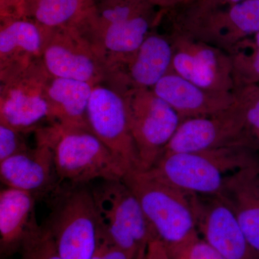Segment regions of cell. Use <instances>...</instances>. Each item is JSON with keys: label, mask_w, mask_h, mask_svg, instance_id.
<instances>
[{"label": "cell", "mask_w": 259, "mask_h": 259, "mask_svg": "<svg viewBox=\"0 0 259 259\" xmlns=\"http://www.w3.org/2000/svg\"><path fill=\"white\" fill-rule=\"evenodd\" d=\"M21 259H63L47 228L35 223L20 249Z\"/></svg>", "instance_id": "24"}, {"label": "cell", "mask_w": 259, "mask_h": 259, "mask_svg": "<svg viewBox=\"0 0 259 259\" xmlns=\"http://www.w3.org/2000/svg\"><path fill=\"white\" fill-rule=\"evenodd\" d=\"M93 88L94 85L85 81L49 75L46 93L53 124L90 131L87 114Z\"/></svg>", "instance_id": "21"}, {"label": "cell", "mask_w": 259, "mask_h": 259, "mask_svg": "<svg viewBox=\"0 0 259 259\" xmlns=\"http://www.w3.org/2000/svg\"><path fill=\"white\" fill-rule=\"evenodd\" d=\"M166 32H176L229 52L245 37L259 32V0L222 7L190 6L181 3L161 11Z\"/></svg>", "instance_id": "4"}, {"label": "cell", "mask_w": 259, "mask_h": 259, "mask_svg": "<svg viewBox=\"0 0 259 259\" xmlns=\"http://www.w3.org/2000/svg\"><path fill=\"white\" fill-rule=\"evenodd\" d=\"M49 145L59 182L90 185L95 180H120L124 163L90 131L50 124L35 131Z\"/></svg>", "instance_id": "2"}, {"label": "cell", "mask_w": 259, "mask_h": 259, "mask_svg": "<svg viewBox=\"0 0 259 259\" xmlns=\"http://www.w3.org/2000/svg\"><path fill=\"white\" fill-rule=\"evenodd\" d=\"M164 259H171L170 258L169 255H168V251H167L166 255H165Z\"/></svg>", "instance_id": "35"}, {"label": "cell", "mask_w": 259, "mask_h": 259, "mask_svg": "<svg viewBox=\"0 0 259 259\" xmlns=\"http://www.w3.org/2000/svg\"><path fill=\"white\" fill-rule=\"evenodd\" d=\"M166 33L173 47V72L206 90L234 93L236 88L228 53L182 34Z\"/></svg>", "instance_id": "13"}, {"label": "cell", "mask_w": 259, "mask_h": 259, "mask_svg": "<svg viewBox=\"0 0 259 259\" xmlns=\"http://www.w3.org/2000/svg\"><path fill=\"white\" fill-rule=\"evenodd\" d=\"M259 163V152L246 146H228L196 152L163 154L150 176L190 193L218 195L227 177Z\"/></svg>", "instance_id": "1"}, {"label": "cell", "mask_w": 259, "mask_h": 259, "mask_svg": "<svg viewBox=\"0 0 259 259\" xmlns=\"http://www.w3.org/2000/svg\"><path fill=\"white\" fill-rule=\"evenodd\" d=\"M235 94L244 112L250 148L259 152V84L238 89Z\"/></svg>", "instance_id": "25"}, {"label": "cell", "mask_w": 259, "mask_h": 259, "mask_svg": "<svg viewBox=\"0 0 259 259\" xmlns=\"http://www.w3.org/2000/svg\"><path fill=\"white\" fill-rule=\"evenodd\" d=\"M228 54L236 90L259 84V32L238 42Z\"/></svg>", "instance_id": "23"}, {"label": "cell", "mask_w": 259, "mask_h": 259, "mask_svg": "<svg viewBox=\"0 0 259 259\" xmlns=\"http://www.w3.org/2000/svg\"><path fill=\"white\" fill-rule=\"evenodd\" d=\"M137 256L130 254L125 250L116 246L110 242L105 250L103 259H136Z\"/></svg>", "instance_id": "30"}, {"label": "cell", "mask_w": 259, "mask_h": 259, "mask_svg": "<svg viewBox=\"0 0 259 259\" xmlns=\"http://www.w3.org/2000/svg\"><path fill=\"white\" fill-rule=\"evenodd\" d=\"M166 248L171 259H226L201 238L199 233L182 243Z\"/></svg>", "instance_id": "26"}, {"label": "cell", "mask_w": 259, "mask_h": 259, "mask_svg": "<svg viewBox=\"0 0 259 259\" xmlns=\"http://www.w3.org/2000/svg\"><path fill=\"white\" fill-rule=\"evenodd\" d=\"M49 74L41 60L25 69L0 74V123L22 134L53 124L46 85Z\"/></svg>", "instance_id": "8"}, {"label": "cell", "mask_w": 259, "mask_h": 259, "mask_svg": "<svg viewBox=\"0 0 259 259\" xmlns=\"http://www.w3.org/2000/svg\"><path fill=\"white\" fill-rule=\"evenodd\" d=\"M166 253L164 244L159 240L153 239L148 243L143 259H164Z\"/></svg>", "instance_id": "29"}, {"label": "cell", "mask_w": 259, "mask_h": 259, "mask_svg": "<svg viewBox=\"0 0 259 259\" xmlns=\"http://www.w3.org/2000/svg\"><path fill=\"white\" fill-rule=\"evenodd\" d=\"M144 253H140V254L139 255H138L137 258H136V259H143V258H144Z\"/></svg>", "instance_id": "34"}, {"label": "cell", "mask_w": 259, "mask_h": 259, "mask_svg": "<svg viewBox=\"0 0 259 259\" xmlns=\"http://www.w3.org/2000/svg\"><path fill=\"white\" fill-rule=\"evenodd\" d=\"M100 228L112 244L137 256L156 238L139 199L120 180L90 186Z\"/></svg>", "instance_id": "6"}, {"label": "cell", "mask_w": 259, "mask_h": 259, "mask_svg": "<svg viewBox=\"0 0 259 259\" xmlns=\"http://www.w3.org/2000/svg\"><path fill=\"white\" fill-rule=\"evenodd\" d=\"M199 236L226 259H259L231 207L219 195L191 193Z\"/></svg>", "instance_id": "14"}, {"label": "cell", "mask_w": 259, "mask_h": 259, "mask_svg": "<svg viewBox=\"0 0 259 259\" xmlns=\"http://www.w3.org/2000/svg\"><path fill=\"white\" fill-rule=\"evenodd\" d=\"M0 178L7 187L47 198L57 186L54 156L49 145L36 137V146L0 161Z\"/></svg>", "instance_id": "16"}, {"label": "cell", "mask_w": 259, "mask_h": 259, "mask_svg": "<svg viewBox=\"0 0 259 259\" xmlns=\"http://www.w3.org/2000/svg\"><path fill=\"white\" fill-rule=\"evenodd\" d=\"M41 61L54 77L79 80L94 86L106 81L105 63L77 26L46 30Z\"/></svg>", "instance_id": "10"}, {"label": "cell", "mask_w": 259, "mask_h": 259, "mask_svg": "<svg viewBox=\"0 0 259 259\" xmlns=\"http://www.w3.org/2000/svg\"><path fill=\"white\" fill-rule=\"evenodd\" d=\"M168 103L182 120L217 113L236 102L234 93H219L197 86L171 71L152 89Z\"/></svg>", "instance_id": "17"}, {"label": "cell", "mask_w": 259, "mask_h": 259, "mask_svg": "<svg viewBox=\"0 0 259 259\" xmlns=\"http://www.w3.org/2000/svg\"><path fill=\"white\" fill-rule=\"evenodd\" d=\"M95 7V0H24L25 17L46 30L77 26Z\"/></svg>", "instance_id": "22"}, {"label": "cell", "mask_w": 259, "mask_h": 259, "mask_svg": "<svg viewBox=\"0 0 259 259\" xmlns=\"http://www.w3.org/2000/svg\"><path fill=\"white\" fill-rule=\"evenodd\" d=\"M122 96L139 154L140 170L148 171L161 157L182 119L150 89L128 90Z\"/></svg>", "instance_id": "7"}, {"label": "cell", "mask_w": 259, "mask_h": 259, "mask_svg": "<svg viewBox=\"0 0 259 259\" xmlns=\"http://www.w3.org/2000/svg\"><path fill=\"white\" fill-rule=\"evenodd\" d=\"M125 1H131V0H99V3L96 5L97 6H103V5L115 4V3Z\"/></svg>", "instance_id": "33"}, {"label": "cell", "mask_w": 259, "mask_h": 259, "mask_svg": "<svg viewBox=\"0 0 259 259\" xmlns=\"http://www.w3.org/2000/svg\"><path fill=\"white\" fill-rule=\"evenodd\" d=\"M233 146L251 148L245 131L244 112L237 99L223 111L182 120L163 155Z\"/></svg>", "instance_id": "11"}, {"label": "cell", "mask_w": 259, "mask_h": 259, "mask_svg": "<svg viewBox=\"0 0 259 259\" xmlns=\"http://www.w3.org/2000/svg\"><path fill=\"white\" fill-rule=\"evenodd\" d=\"M122 179L139 199L155 237L166 246L182 243L198 233L190 192L141 170L129 172Z\"/></svg>", "instance_id": "5"}, {"label": "cell", "mask_w": 259, "mask_h": 259, "mask_svg": "<svg viewBox=\"0 0 259 259\" xmlns=\"http://www.w3.org/2000/svg\"><path fill=\"white\" fill-rule=\"evenodd\" d=\"M110 243V240L107 238L105 233L101 230V235H100V240H99L98 245H97L96 251L94 254L92 259H103L104 254L106 250L109 243Z\"/></svg>", "instance_id": "31"}, {"label": "cell", "mask_w": 259, "mask_h": 259, "mask_svg": "<svg viewBox=\"0 0 259 259\" xmlns=\"http://www.w3.org/2000/svg\"><path fill=\"white\" fill-rule=\"evenodd\" d=\"M173 53L169 36L153 30L134 54L107 68L105 81L122 95L131 90H151L171 71Z\"/></svg>", "instance_id": "15"}, {"label": "cell", "mask_w": 259, "mask_h": 259, "mask_svg": "<svg viewBox=\"0 0 259 259\" xmlns=\"http://www.w3.org/2000/svg\"><path fill=\"white\" fill-rule=\"evenodd\" d=\"M37 198L30 192L6 187L0 192V250L3 256L20 250L22 243L37 223Z\"/></svg>", "instance_id": "20"}, {"label": "cell", "mask_w": 259, "mask_h": 259, "mask_svg": "<svg viewBox=\"0 0 259 259\" xmlns=\"http://www.w3.org/2000/svg\"><path fill=\"white\" fill-rule=\"evenodd\" d=\"M49 214L44 227L63 259H92L101 228L90 185L61 182L46 198Z\"/></svg>", "instance_id": "3"}, {"label": "cell", "mask_w": 259, "mask_h": 259, "mask_svg": "<svg viewBox=\"0 0 259 259\" xmlns=\"http://www.w3.org/2000/svg\"><path fill=\"white\" fill-rule=\"evenodd\" d=\"M218 195L231 207L248 243L259 253V163L227 177Z\"/></svg>", "instance_id": "19"}, {"label": "cell", "mask_w": 259, "mask_h": 259, "mask_svg": "<svg viewBox=\"0 0 259 259\" xmlns=\"http://www.w3.org/2000/svg\"><path fill=\"white\" fill-rule=\"evenodd\" d=\"M161 18V10L146 0L131 5L109 23L96 24L85 19L78 28L104 61L107 70L134 54L159 25Z\"/></svg>", "instance_id": "9"}, {"label": "cell", "mask_w": 259, "mask_h": 259, "mask_svg": "<svg viewBox=\"0 0 259 259\" xmlns=\"http://www.w3.org/2000/svg\"><path fill=\"white\" fill-rule=\"evenodd\" d=\"M184 1L185 0H150L154 6L162 11L171 9Z\"/></svg>", "instance_id": "32"}, {"label": "cell", "mask_w": 259, "mask_h": 259, "mask_svg": "<svg viewBox=\"0 0 259 259\" xmlns=\"http://www.w3.org/2000/svg\"><path fill=\"white\" fill-rule=\"evenodd\" d=\"M46 30L26 17L0 24V74L25 69L41 60Z\"/></svg>", "instance_id": "18"}, {"label": "cell", "mask_w": 259, "mask_h": 259, "mask_svg": "<svg viewBox=\"0 0 259 259\" xmlns=\"http://www.w3.org/2000/svg\"><path fill=\"white\" fill-rule=\"evenodd\" d=\"M23 134L0 123V161L29 149Z\"/></svg>", "instance_id": "27"}, {"label": "cell", "mask_w": 259, "mask_h": 259, "mask_svg": "<svg viewBox=\"0 0 259 259\" xmlns=\"http://www.w3.org/2000/svg\"><path fill=\"white\" fill-rule=\"evenodd\" d=\"M87 116L90 131L124 163L128 173L141 169L122 94L102 83L95 85Z\"/></svg>", "instance_id": "12"}, {"label": "cell", "mask_w": 259, "mask_h": 259, "mask_svg": "<svg viewBox=\"0 0 259 259\" xmlns=\"http://www.w3.org/2000/svg\"><path fill=\"white\" fill-rule=\"evenodd\" d=\"M23 17L24 0H0V22Z\"/></svg>", "instance_id": "28"}]
</instances>
